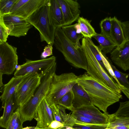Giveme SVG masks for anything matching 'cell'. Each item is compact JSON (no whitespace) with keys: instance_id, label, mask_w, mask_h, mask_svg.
<instances>
[{"instance_id":"1","label":"cell","mask_w":129,"mask_h":129,"mask_svg":"<svg viewBox=\"0 0 129 129\" xmlns=\"http://www.w3.org/2000/svg\"><path fill=\"white\" fill-rule=\"evenodd\" d=\"M77 83L87 92L92 104L104 112L109 106L122 98L121 93L104 85L86 72L78 76Z\"/></svg>"},{"instance_id":"2","label":"cell","mask_w":129,"mask_h":129,"mask_svg":"<svg viewBox=\"0 0 129 129\" xmlns=\"http://www.w3.org/2000/svg\"><path fill=\"white\" fill-rule=\"evenodd\" d=\"M53 45L63 55L65 59L74 67L86 71L87 61L82 48H76L68 39L61 27L56 28Z\"/></svg>"},{"instance_id":"3","label":"cell","mask_w":129,"mask_h":129,"mask_svg":"<svg viewBox=\"0 0 129 129\" xmlns=\"http://www.w3.org/2000/svg\"><path fill=\"white\" fill-rule=\"evenodd\" d=\"M56 67V62L41 78V83L33 96L27 103L17 108L19 117L23 123L26 121H31L34 118L38 107L47 94L53 77L55 73Z\"/></svg>"},{"instance_id":"4","label":"cell","mask_w":129,"mask_h":129,"mask_svg":"<svg viewBox=\"0 0 129 129\" xmlns=\"http://www.w3.org/2000/svg\"><path fill=\"white\" fill-rule=\"evenodd\" d=\"M50 0H46L45 4L28 17L26 20L39 32L41 41L48 45H53L56 27L52 21L50 12Z\"/></svg>"},{"instance_id":"5","label":"cell","mask_w":129,"mask_h":129,"mask_svg":"<svg viewBox=\"0 0 129 129\" xmlns=\"http://www.w3.org/2000/svg\"><path fill=\"white\" fill-rule=\"evenodd\" d=\"M78 76L72 72L57 75L53 77L47 94L45 98L50 106L58 105L60 99L72 90L77 83Z\"/></svg>"},{"instance_id":"6","label":"cell","mask_w":129,"mask_h":129,"mask_svg":"<svg viewBox=\"0 0 129 129\" xmlns=\"http://www.w3.org/2000/svg\"><path fill=\"white\" fill-rule=\"evenodd\" d=\"M81 48L86 56L87 61L86 73L92 78L105 86L115 91L121 93L118 84L100 64L83 38Z\"/></svg>"},{"instance_id":"7","label":"cell","mask_w":129,"mask_h":129,"mask_svg":"<svg viewBox=\"0 0 129 129\" xmlns=\"http://www.w3.org/2000/svg\"><path fill=\"white\" fill-rule=\"evenodd\" d=\"M41 78L37 73L24 76L17 86L14 94L17 108L27 103L33 96L41 83Z\"/></svg>"},{"instance_id":"8","label":"cell","mask_w":129,"mask_h":129,"mask_svg":"<svg viewBox=\"0 0 129 129\" xmlns=\"http://www.w3.org/2000/svg\"><path fill=\"white\" fill-rule=\"evenodd\" d=\"M56 62V57L54 56L37 60L26 59L25 62L16 68L14 76L23 77L28 74L37 73L42 77Z\"/></svg>"},{"instance_id":"9","label":"cell","mask_w":129,"mask_h":129,"mask_svg":"<svg viewBox=\"0 0 129 129\" xmlns=\"http://www.w3.org/2000/svg\"><path fill=\"white\" fill-rule=\"evenodd\" d=\"M17 48L6 42L0 44V73L13 74L18 62Z\"/></svg>"},{"instance_id":"10","label":"cell","mask_w":129,"mask_h":129,"mask_svg":"<svg viewBox=\"0 0 129 129\" xmlns=\"http://www.w3.org/2000/svg\"><path fill=\"white\" fill-rule=\"evenodd\" d=\"M4 23L8 28L9 35L19 37L25 36L32 25L26 19L10 14L3 16Z\"/></svg>"},{"instance_id":"11","label":"cell","mask_w":129,"mask_h":129,"mask_svg":"<svg viewBox=\"0 0 129 129\" xmlns=\"http://www.w3.org/2000/svg\"><path fill=\"white\" fill-rule=\"evenodd\" d=\"M46 0H18L11 10L10 14L26 19L43 5Z\"/></svg>"},{"instance_id":"12","label":"cell","mask_w":129,"mask_h":129,"mask_svg":"<svg viewBox=\"0 0 129 129\" xmlns=\"http://www.w3.org/2000/svg\"><path fill=\"white\" fill-rule=\"evenodd\" d=\"M72 112L88 118L97 124H107L109 123V114L107 112L102 113L92 104L74 108Z\"/></svg>"},{"instance_id":"13","label":"cell","mask_w":129,"mask_h":129,"mask_svg":"<svg viewBox=\"0 0 129 129\" xmlns=\"http://www.w3.org/2000/svg\"><path fill=\"white\" fill-rule=\"evenodd\" d=\"M61 9L63 18V26L68 25L78 20L80 11L79 3L73 0H56Z\"/></svg>"},{"instance_id":"14","label":"cell","mask_w":129,"mask_h":129,"mask_svg":"<svg viewBox=\"0 0 129 129\" xmlns=\"http://www.w3.org/2000/svg\"><path fill=\"white\" fill-rule=\"evenodd\" d=\"M113 62L125 71L129 70V40H125L110 53Z\"/></svg>"},{"instance_id":"15","label":"cell","mask_w":129,"mask_h":129,"mask_svg":"<svg viewBox=\"0 0 129 129\" xmlns=\"http://www.w3.org/2000/svg\"><path fill=\"white\" fill-rule=\"evenodd\" d=\"M34 118L37 121L36 126L38 128L48 127L52 122L55 120L50 106L45 98L38 107Z\"/></svg>"},{"instance_id":"16","label":"cell","mask_w":129,"mask_h":129,"mask_svg":"<svg viewBox=\"0 0 129 129\" xmlns=\"http://www.w3.org/2000/svg\"><path fill=\"white\" fill-rule=\"evenodd\" d=\"M72 91L74 95L73 105L74 108L92 104L88 94L77 83L73 86Z\"/></svg>"},{"instance_id":"17","label":"cell","mask_w":129,"mask_h":129,"mask_svg":"<svg viewBox=\"0 0 129 129\" xmlns=\"http://www.w3.org/2000/svg\"><path fill=\"white\" fill-rule=\"evenodd\" d=\"M24 77L14 76L7 83L4 85L3 93L0 97L3 108L11 97L14 95L17 86Z\"/></svg>"},{"instance_id":"18","label":"cell","mask_w":129,"mask_h":129,"mask_svg":"<svg viewBox=\"0 0 129 129\" xmlns=\"http://www.w3.org/2000/svg\"><path fill=\"white\" fill-rule=\"evenodd\" d=\"M61 28L65 35L76 48L81 47L79 40L84 37L78 23L73 25L63 26Z\"/></svg>"},{"instance_id":"19","label":"cell","mask_w":129,"mask_h":129,"mask_svg":"<svg viewBox=\"0 0 129 129\" xmlns=\"http://www.w3.org/2000/svg\"><path fill=\"white\" fill-rule=\"evenodd\" d=\"M112 27L110 37L117 45H121L125 41L121 22L114 16L112 18Z\"/></svg>"},{"instance_id":"20","label":"cell","mask_w":129,"mask_h":129,"mask_svg":"<svg viewBox=\"0 0 129 129\" xmlns=\"http://www.w3.org/2000/svg\"><path fill=\"white\" fill-rule=\"evenodd\" d=\"M3 115L0 118V126L2 127L6 128L14 112L17 109L14 95L5 105L3 108Z\"/></svg>"},{"instance_id":"21","label":"cell","mask_w":129,"mask_h":129,"mask_svg":"<svg viewBox=\"0 0 129 129\" xmlns=\"http://www.w3.org/2000/svg\"><path fill=\"white\" fill-rule=\"evenodd\" d=\"M99 43L98 46L105 54L111 53L117 47V45L110 37L96 33L92 37Z\"/></svg>"},{"instance_id":"22","label":"cell","mask_w":129,"mask_h":129,"mask_svg":"<svg viewBox=\"0 0 129 129\" xmlns=\"http://www.w3.org/2000/svg\"><path fill=\"white\" fill-rule=\"evenodd\" d=\"M50 12L52 21L56 27L63 26L62 12L56 0H50Z\"/></svg>"},{"instance_id":"23","label":"cell","mask_w":129,"mask_h":129,"mask_svg":"<svg viewBox=\"0 0 129 129\" xmlns=\"http://www.w3.org/2000/svg\"><path fill=\"white\" fill-rule=\"evenodd\" d=\"M111 64L115 76L120 84L119 88L129 100V74L120 71L115 66L111 63Z\"/></svg>"},{"instance_id":"24","label":"cell","mask_w":129,"mask_h":129,"mask_svg":"<svg viewBox=\"0 0 129 129\" xmlns=\"http://www.w3.org/2000/svg\"><path fill=\"white\" fill-rule=\"evenodd\" d=\"M129 118L118 117L114 114H109V122L104 129H128Z\"/></svg>"},{"instance_id":"25","label":"cell","mask_w":129,"mask_h":129,"mask_svg":"<svg viewBox=\"0 0 129 129\" xmlns=\"http://www.w3.org/2000/svg\"><path fill=\"white\" fill-rule=\"evenodd\" d=\"M77 20L81 34L83 37L91 39L96 34L94 28L88 20L83 17H80Z\"/></svg>"},{"instance_id":"26","label":"cell","mask_w":129,"mask_h":129,"mask_svg":"<svg viewBox=\"0 0 129 129\" xmlns=\"http://www.w3.org/2000/svg\"><path fill=\"white\" fill-rule=\"evenodd\" d=\"M60 116L64 126H68L73 127L75 124L77 120L74 118L70 113H67L66 111V109L62 106L57 105Z\"/></svg>"},{"instance_id":"27","label":"cell","mask_w":129,"mask_h":129,"mask_svg":"<svg viewBox=\"0 0 129 129\" xmlns=\"http://www.w3.org/2000/svg\"><path fill=\"white\" fill-rule=\"evenodd\" d=\"M73 94L72 90L61 97L59 100L58 105H61L72 112L74 109L73 105Z\"/></svg>"},{"instance_id":"28","label":"cell","mask_w":129,"mask_h":129,"mask_svg":"<svg viewBox=\"0 0 129 129\" xmlns=\"http://www.w3.org/2000/svg\"><path fill=\"white\" fill-rule=\"evenodd\" d=\"M18 0H0V15L10 14V11Z\"/></svg>"},{"instance_id":"29","label":"cell","mask_w":129,"mask_h":129,"mask_svg":"<svg viewBox=\"0 0 129 129\" xmlns=\"http://www.w3.org/2000/svg\"><path fill=\"white\" fill-rule=\"evenodd\" d=\"M112 25V17H106L101 20L100 23V34L110 37Z\"/></svg>"},{"instance_id":"30","label":"cell","mask_w":129,"mask_h":129,"mask_svg":"<svg viewBox=\"0 0 129 129\" xmlns=\"http://www.w3.org/2000/svg\"><path fill=\"white\" fill-rule=\"evenodd\" d=\"M108 125L88 124L77 120L73 127L75 129H104Z\"/></svg>"},{"instance_id":"31","label":"cell","mask_w":129,"mask_h":129,"mask_svg":"<svg viewBox=\"0 0 129 129\" xmlns=\"http://www.w3.org/2000/svg\"><path fill=\"white\" fill-rule=\"evenodd\" d=\"M9 34V29L4 23L3 16L0 15V44L6 42Z\"/></svg>"},{"instance_id":"32","label":"cell","mask_w":129,"mask_h":129,"mask_svg":"<svg viewBox=\"0 0 129 129\" xmlns=\"http://www.w3.org/2000/svg\"><path fill=\"white\" fill-rule=\"evenodd\" d=\"M71 115L77 121L88 124H97L91 120L83 116L72 112Z\"/></svg>"},{"instance_id":"33","label":"cell","mask_w":129,"mask_h":129,"mask_svg":"<svg viewBox=\"0 0 129 129\" xmlns=\"http://www.w3.org/2000/svg\"><path fill=\"white\" fill-rule=\"evenodd\" d=\"M18 116V111L17 108L11 119L6 129H14Z\"/></svg>"},{"instance_id":"34","label":"cell","mask_w":129,"mask_h":129,"mask_svg":"<svg viewBox=\"0 0 129 129\" xmlns=\"http://www.w3.org/2000/svg\"><path fill=\"white\" fill-rule=\"evenodd\" d=\"M52 50V45H48L46 46L41 54V58L42 59H45L47 57L52 55L53 54Z\"/></svg>"},{"instance_id":"35","label":"cell","mask_w":129,"mask_h":129,"mask_svg":"<svg viewBox=\"0 0 129 129\" xmlns=\"http://www.w3.org/2000/svg\"><path fill=\"white\" fill-rule=\"evenodd\" d=\"M121 25L125 40H129V21L121 22Z\"/></svg>"},{"instance_id":"36","label":"cell","mask_w":129,"mask_h":129,"mask_svg":"<svg viewBox=\"0 0 129 129\" xmlns=\"http://www.w3.org/2000/svg\"><path fill=\"white\" fill-rule=\"evenodd\" d=\"M50 106L55 120L59 121L62 123L57 105L54 104Z\"/></svg>"},{"instance_id":"37","label":"cell","mask_w":129,"mask_h":129,"mask_svg":"<svg viewBox=\"0 0 129 129\" xmlns=\"http://www.w3.org/2000/svg\"><path fill=\"white\" fill-rule=\"evenodd\" d=\"M63 126V123L55 120L52 122L48 127L52 129H59Z\"/></svg>"},{"instance_id":"38","label":"cell","mask_w":129,"mask_h":129,"mask_svg":"<svg viewBox=\"0 0 129 129\" xmlns=\"http://www.w3.org/2000/svg\"><path fill=\"white\" fill-rule=\"evenodd\" d=\"M23 123L18 116L13 129H22Z\"/></svg>"},{"instance_id":"39","label":"cell","mask_w":129,"mask_h":129,"mask_svg":"<svg viewBox=\"0 0 129 129\" xmlns=\"http://www.w3.org/2000/svg\"><path fill=\"white\" fill-rule=\"evenodd\" d=\"M3 75L0 73V87H1L4 85L3 84L2 81V76Z\"/></svg>"},{"instance_id":"40","label":"cell","mask_w":129,"mask_h":129,"mask_svg":"<svg viewBox=\"0 0 129 129\" xmlns=\"http://www.w3.org/2000/svg\"><path fill=\"white\" fill-rule=\"evenodd\" d=\"M39 129L36 126H27L23 128L22 129Z\"/></svg>"},{"instance_id":"41","label":"cell","mask_w":129,"mask_h":129,"mask_svg":"<svg viewBox=\"0 0 129 129\" xmlns=\"http://www.w3.org/2000/svg\"><path fill=\"white\" fill-rule=\"evenodd\" d=\"M59 129H75L73 127L68 126H64Z\"/></svg>"},{"instance_id":"42","label":"cell","mask_w":129,"mask_h":129,"mask_svg":"<svg viewBox=\"0 0 129 129\" xmlns=\"http://www.w3.org/2000/svg\"><path fill=\"white\" fill-rule=\"evenodd\" d=\"M48 127L46 128H40L39 129H48Z\"/></svg>"},{"instance_id":"43","label":"cell","mask_w":129,"mask_h":129,"mask_svg":"<svg viewBox=\"0 0 129 129\" xmlns=\"http://www.w3.org/2000/svg\"><path fill=\"white\" fill-rule=\"evenodd\" d=\"M48 129H51V128H50L48 127Z\"/></svg>"},{"instance_id":"44","label":"cell","mask_w":129,"mask_h":129,"mask_svg":"<svg viewBox=\"0 0 129 129\" xmlns=\"http://www.w3.org/2000/svg\"><path fill=\"white\" fill-rule=\"evenodd\" d=\"M128 129H129V127H128Z\"/></svg>"}]
</instances>
